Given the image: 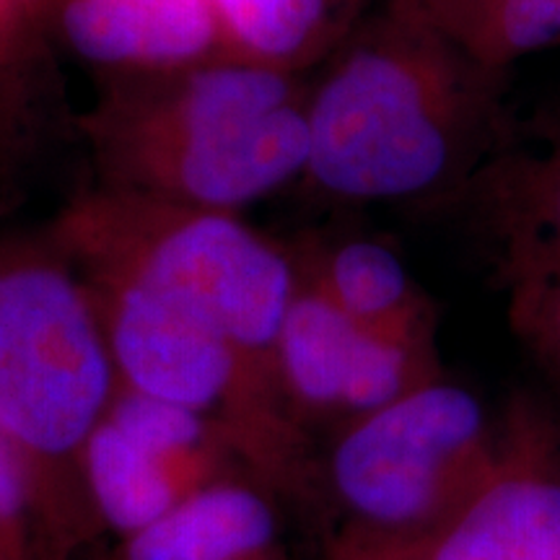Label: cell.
Wrapping results in <instances>:
<instances>
[{
    "instance_id": "1",
    "label": "cell",
    "mask_w": 560,
    "mask_h": 560,
    "mask_svg": "<svg viewBox=\"0 0 560 560\" xmlns=\"http://www.w3.org/2000/svg\"><path fill=\"white\" fill-rule=\"evenodd\" d=\"M499 79L433 39L361 47L306 112V170L348 200L429 192L495 138Z\"/></svg>"
},
{
    "instance_id": "2",
    "label": "cell",
    "mask_w": 560,
    "mask_h": 560,
    "mask_svg": "<svg viewBox=\"0 0 560 560\" xmlns=\"http://www.w3.org/2000/svg\"><path fill=\"white\" fill-rule=\"evenodd\" d=\"M109 389V350L81 291L55 270L0 272V433L47 457L83 450Z\"/></svg>"
},
{
    "instance_id": "3",
    "label": "cell",
    "mask_w": 560,
    "mask_h": 560,
    "mask_svg": "<svg viewBox=\"0 0 560 560\" xmlns=\"http://www.w3.org/2000/svg\"><path fill=\"white\" fill-rule=\"evenodd\" d=\"M486 412L472 392L425 382L363 416L332 454L342 503L382 529H412L475 486Z\"/></svg>"
},
{
    "instance_id": "4",
    "label": "cell",
    "mask_w": 560,
    "mask_h": 560,
    "mask_svg": "<svg viewBox=\"0 0 560 560\" xmlns=\"http://www.w3.org/2000/svg\"><path fill=\"white\" fill-rule=\"evenodd\" d=\"M138 280L190 304L236 350L276 348L296 299L283 257L221 215H200L161 236Z\"/></svg>"
},
{
    "instance_id": "5",
    "label": "cell",
    "mask_w": 560,
    "mask_h": 560,
    "mask_svg": "<svg viewBox=\"0 0 560 560\" xmlns=\"http://www.w3.org/2000/svg\"><path fill=\"white\" fill-rule=\"evenodd\" d=\"M276 348L289 387L314 408L363 418L418 387L412 340L371 330L322 291L293 299Z\"/></svg>"
},
{
    "instance_id": "6",
    "label": "cell",
    "mask_w": 560,
    "mask_h": 560,
    "mask_svg": "<svg viewBox=\"0 0 560 560\" xmlns=\"http://www.w3.org/2000/svg\"><path fill=\"white\" fill-rule=\"evenodd\" d=\"M109 350L130 392L195 412L226 395L240 353L190 304L143 280L122 291Z\"/></svg>"
},
{
    "instance_id": "7",
    "label": "cell",
    "mask_w": 560,
    "mask_h": 560,
    "mask_svg": "<svg viewBox=\"0 0 560 560\" xmlns=\"http://www.w3.org/2000/svg\"><path fill=\"white\" fill-rule=\"evenodd\" d=\"M310 166V120L291 104L270 115L179 136L174 179L206 206H242Z\"/></svg>"
},
{
    "instance_id": "8",
    "label": "cell",
    "mask_w": 560,
    "mask_h": 560,
    "mask_svg": "<svg viewBox=\"0 0 560 560\" xmlns=\"http://www.w3.org/2000/svg\"><path fill=\"white\" fill-rule=\"evenodd\" d=\"M62 24L83 58L109 66L198 58L221 30L210 0H68Z\"/></svg>"
},
{
    "instance_id": "9",
    "label": "cell",
    "mask_w": 560,
    "mask_h": 560,
    "mask_svg": "<svg viewBox=\"0 0 560 560\" xmlns=\"http://www.w3.org/2000/svg\"><path fill=\"white\" fill-rule=\"evenodd\" d=\"M429 560H560V480L522 472L482 480Z\"/></svg>"
},
{
    "instance_id": "10",
    "label": "cell",
    "mask_w": 560,
    "mask_h": 560,
    "mask_svg": "<svg viewBox=\"0 0 560 560\" xmlns=\"http://www.w3.org/2000/svg\"><path fill=\"white\" fill-rule=\"evenodd\" d=\"M276 545V514L255 490L200 486L151 527L125 542V560H265Z\"/></svg>"
},
{
    "instance_id": "11",
    "label": "cell",
    "mask_w": 560,
    "mask_h": 560,
    "mask_svg": "<svg viewBox=\"0 0 560 560\" xmlns=\"http://www.w3.org/2000/svg\"><path fill=\"white\" fill-rule=\"evenodd\" d=\"M182 467L185 462L149 450L107 418L100 420L83 444V470L96 509L125 537L151 527L198 490L182 480Z\"/></svg>"
},
{
    "instance_id": "12",
    "label": "cell",
    "mask_w": 560,
    "mask_h": 560,
    "mask_svg": "<svg viewBox=\"0 0 560 560\" xmlns=\"http://www.w3.org/2000/svg\"><path fill=\"white\" fill-rule=\"evenodd\" d=\"M490 219L506 252V276L560 260V132L542 149L495 161Z\"/></svg>"
},
{
    "instance_id": "13",
    "label": "cell",
    "mask_w": 560,
    "mask_h": 560,
    "mask_svg": "<svg viewBox=\"0 0 560 560\" xmlns=\"http://www.w3.org/2000/svg\"><path fill=\"white\" fill-rule=\"evenodd\" d=\"M439 32L482 70L503 75L524 55L560 45V0H441Z\"/></svg>"
},
{
    "instance_id": "14",
    "label": "cell",
    "mask_w": 560,
    "mask_h": 560,
    "mask_svg": "<svg viewBox=\"0 0 560 560\" xmlns=\"http://www.w3.org/2000/svg\"><path fill=\"white\" fill-rule=\"evenodd\" d=\"M327 293L342 312L371 330L416 338V299L400 257L380 242L355 240L335 252Z\"/></svg>"
},
{
    "instance_id": "15",
    "label": "cell",
    "mask_w": 560,
    "mask_h": 560,
    "mask_svg": "<svg viewBox=\"0 0 560 560\" xmlns=\"http://www.w3.org/2000/svg\"><path fill=\"white\" fill-rule=\"evenodd\" d=\"M289 104V83L268 68L231 66L195 75L177 109L179 136L270 115Z\"/></svg>"
},
{
    "instance_id": "16",
    "label": "cell",
    "mask_w": 560,
    "mask_h": 560,
    "mask_svg": "<svg viewBox=\"0 0 560 560\" xmlns=\"http://www.w3.org/2000/svg\"><path fill=\"white\" fill-rule=\"evenodd\" d=\"M221 30L262 58H293L317 37L327 0H210Z\"/></svg>"
},
{
    "instance_id": "17",
    "label": "cell",
    "mask_w": 560,
    "mask_h": 560,
    "mask_svg": "<svg viewBox=\"0 0 560 560\" xmlns=\"http://www.w3.org/2000/svg\"><path fill=\"white\" fill-rule=\"evenodd\" d=\"M104 418L112 420L130 439L177 462H190L206 436L202 412L156 400L140 392L122 395Z\"/></svg>"
},
{
    "instance_id": "18",
    "label": "cell",
    "mask_w": 560,
    "mask_h": 560,
    "mask_svg": "<svg viewBox=\"0 0 560 560\" xmlns=\"http://www.w3.org/2000/svg\"><path fill=\"white\" fill-rule=\"evenodd\" d=\"M506 278L516 330L560 363V260L532 265Z\"/></svg>"
},
{
    "instance_id": "19",
    "label": "cell",
    "mask_w": 560,
    "mask_h": 560,
    "mask_svg": "<svg viewBox=\"0 0 560 560\" xmlns=\"http://www.w3.org/2000/svg\"><path fill=\"white\" fill-rule=\"evenodd\" d=\"M26 503V475L16 444L0 433V527L16 522Z\"/></svg>"
}]
</instances>
